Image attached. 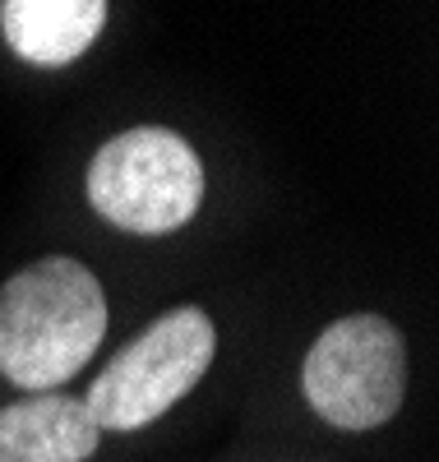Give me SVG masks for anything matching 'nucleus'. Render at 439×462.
Segmentation results:
<instances>
[{
	"label": "nucleus",
	"instance_id": "obj_3",
	"mask_svg": "<svg viewBox=\"0 0 439 462\" xmlns=\"http://www.w3.org/2000/svg\"><path fill=\"white\" fill-rule=\"evenodd\" d=\"M218 328L199 305L167 310L116 356L84 398L98 430H139L167 416L213 365Z\"/></svg>",
	"mask_w": 439,
	"mask_h": 462
},
{
	"label": "nucleus",
	"instance_id": "obj_4",
	"mask_svg": "<svg viewBox=\"0 0 439 462\" xmlns=\"http://www.w3.org/2000/svg\"><path fill=\"white\" fill-rule=\"evenodd\" d=\"M301 393L338 430H375L407 398V346L384 315H347L314 337Z\"/></svg>",
	"mask_w": 439,
	"mask_h": 462
},
{
	"label": "nucleus",
	"instance_id": "obj_6",
	"mask_svg": "<svg viewBox=\"0 0 439 462\" xmlns=\"http://www.w3.org/2000/svg\"><path fill=\"white\" fill-rule=\"evenodd\" d=\"M107 28L102 0H5L0 32L19 60L37 69H61L84 56Z\"/></svg>",
	"mask_w": 439,
	"mask_h": 462
},
{
	"label": "nucleus",
	"instance_id": "obj_5",
	"mask_svg": "<svg viewBox=\"0 0 439 462\" xmlns=\"http://www.w3.org/2000/svg\"><path fill=\"white\" fill-rule=\"evenodd\" d=\"M98 439L102 430L84 398L28 393L0 407V462H89Z\"/></svg>",
	"mask_w": 439,
	"mask_h": 462
},
{
	"label": "nucleus",
	"instance_id": "obj_2",
	"mask_svg": "<svg viewBox=\"0 0 439 462\" xmlns=\"http://www.w3.org/2000/svg\"><path fill=\"white\" fill-rule=\"evenodd\" d=\"M204 162L163 125H135L98 148L89 167V204L130 236H167L199 213Z\"/></svg>",
	"mask_w": 439,
	"mask_h": 462
},
{
	"label": "nucleus",
	"instance_id": "obj_1",
	"mask_svg": "<svg viewBox=\"0 0 439 462\" xmlns=\"http://www.w3.org/2000/svg\"><path fill=\"white\" fill-rule=\"evenodd\" d=\"M102 337L107 296L79 259H37L0 287V374L28 393L74 379Z\"/></svg>",
	"mask_w": 439,
	"mask_h": 462
}]
</instances>
